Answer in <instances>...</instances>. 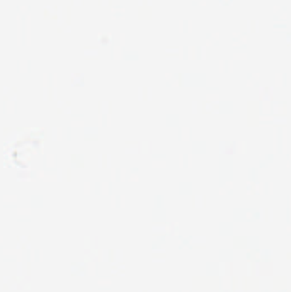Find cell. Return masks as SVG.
I'll use <instances>...</instances> for the list:
<instances>
[{
    "label": "cell",
    "instance_id": "cell-1",
    "mask_svg": "<svg viewBox=\"0 0 291 292\" xmlns=\"http://www.w3.org/2000/svg\"><path fill=\"white\" fill-rule=\"evenodd\" d=\"M109 38L108 36H106V35H102V37L99 39V41H100L102 45H107V44H109Z\"/></svg>",
    "mask_w": 291,
    "mask_h": 292
},
{
    "label": "cell",
    "instance_id": "cell-2",
    "mask_svg": "<svg viewBox=\"0 0 291 292\" xmlns=\"http://www.w3.org/2000/svg\"><path fill=\"white\" fill-rule=\"evenodd\" d=\"M250 273H251V265L249 264V266H248V273L250 274Z\"/></svg>",
    "mask_w": 291,
    "mask_h": 292
},
{
    "label": "cell",
    "instance_id": "cell-3",
    "mask_svg": "<svg viewBox=\"0 0 291 292\" xmlns=\"http://www.w3.org/2000/svg\"><path fill=\"white\" fill-rule=\"evenodd\" d=\"M230 292H233V291H232V290H231V291H230Z\"/></svg>",
    "mask_w": 291,
    "mask_h": 292
},
{
    "label": "cell",
    "instance_id": "cell-4",
    "mask_svg": "<svg viewBox=\"0 0 291 292\" xmlns=\"http://www.w3.org/2000/svg\"><path fill=\"white\" fill-rule=\"evenodd\" d=\"M220 292H223V291H220Z\"/></svg>",
    "mask_w": 291,
    "mask_h": 292
}]
</instances>
